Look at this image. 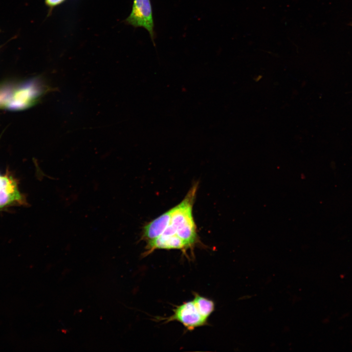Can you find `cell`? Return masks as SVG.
<instances>
[{"label":"cell","instance_id":"5","mask_svg":"<svg viewBox=\"0 0 352 352\" xmlns=\"http://www.w3.org/2000/svg\"><path fill=\"white\" fill-rule=\"evenodd\" d=\"M16 203L26 204L16 180L8 174H0V208Z\"/></svg>","mask_w":352,"mask_h":352},{"label":"cell","instance_id":"4","mask_svg":"<svg viewBox=\"0 0 352 352\" xmlns=\"http://www.w3.org/2000/svg\"><path fill=\"white\" fill-rule=\"evenodd\" d=\"M174 313L166 319V322L176 321L189 330L203 326L207 323L199 313L193 300L183 303L174 309Z\"/></svg>","mask_w":352,"mask_h":352},{"label":"cell","instance_id":"7","mask_svg":"<svg viewBox=\"0 0 352 352\" xmlns=\"http://www.w3.org/2000/svg\"><path fill=\"white\" fill-rule=\"evenodd\" d=\"M172 211V208L146 224L143 227L141 239L148 242L161 235L170 223Z\"/></svg>","mask_w":352,"mask_h":352},{"label":"cell","instance_id":"1","mask_svg":"<svg viewBox=\"0 0 352 352\" xmlns=\"http://www.w3.org/2000/svg\"><path fill=\"white\" fill-rule=\"evenodd\" d=\"M198 184L195 183L182 201L172 208L170 223L161 235H176L182 239L188 249L198 243L199 239L193 214V205Z\"/></svg>","mask_w":352,"mask_h":352},{"label":"cell","instance_id":"2","mask_svg":"<svg viewBox=\"0 0 352 352\" xmlns=\"http://www.w3.org/2000/svg\"><path fill=\"white\" fill-rule=\"evenodd\" d=\"M40 87L33 79L0 83V109L19 111L31 107L42 94Z\"/></svg>","mask_w":352,"mask_h":352},{"label":"cell","instance_id":"3","mask_svg":"<svg viewBox=\"0 0 352 352\" xmlns=\"http://www.w3.org/2000/svg\"><path fill=\"white\" fill-rule=\"evenodd\" d=\"M125 22L134 27L146 29L154 45V22L150 0H133L132 11Z\"/></svg>","mask_w":352,"mask_h":352},{"label":"cell","instance_id":"6","mask_svg":"<svg viewBox=\"0 0 352 352\" xmlns=\"http://www.w3.org/2000/svg\"><path fill=\"white\" fill-rule=\"evenodd\" d=\"M180 249L183 252L188 249L185 242L176 235H161L147 242L144 255H149L155 249Z\"/></svg>","mask_w":352,"mask_h":352},{"label":"cell","instance_id":"8","mask_svg":"<svg viewBox=\"0 0 352 352\" xmlns=\"http://www.w3.org/2000/svg\"><path fill=\"white\" fill-rule=\"evenodd\" d=\"M193 301L201 316L206 320L215 310L214 302L198 293L194 294Z\"/></svg>","mask_w":352,"mask_h":352},{"label":"cell","instance_id":"9","mask_svg":"<svg viewBox=\"0 0 352 352\" xmlns=\"http://www.w3.org/2000/svg\"><path fill=\"white\" fill-rule=\"evenodd\" d=\"M65 0H45V2L48 6L52 8L61 4Z\"/></svg>","mask_w":352,"mask_h":352}]
</instances>
